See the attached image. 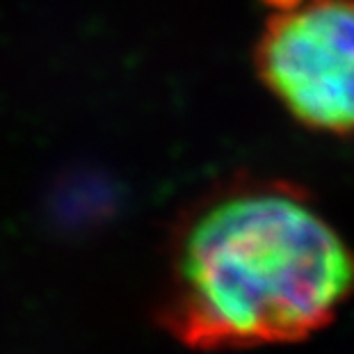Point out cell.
Here are the masks:
<instances>
[{"label": "cell", "instance_id": "3957f363", "mask_svg": "<svg viewBox=\"0 0 354 354\" xmlns=\"http://www.w3.org/2000/svg\"><path fill=\"white\" fill-rule=\"evenodd\" d=\"M266 3L277 12V10H286V7H292L295 3H299V0H266Z\"/></svg>", "mask_w": 354, "mask_h": 354}, {"label": "cell", "instance_id": "6da1fadb", "mask_svg": "<svg viewBox=\"0 0 354 354\" xmlns=\"http://www.w3.org/2000/svg\"><path fill=\"white\" fill-rule=\"evenodd\" d=\"M354 299V250L290 185L215 199L178 236L160 320L194 350L295 343Z\"/></svg>", "mask_w": 354, "mask_h": 354}, {"label": "cell", "instance_id": "7a4b0ae2", "mask_svg": "<svg viewBox=\"0 0 354 354\" xmlns=\"http://www.w3.org/2000/svg\"><path fill=\"white\" fill-rule=\"evenodd\" d=\"M256 66L297 122L354 133V0H299L270 17Z\"/></svg>", "mask_w": 354, "mask_h": 354}]
</instances>
